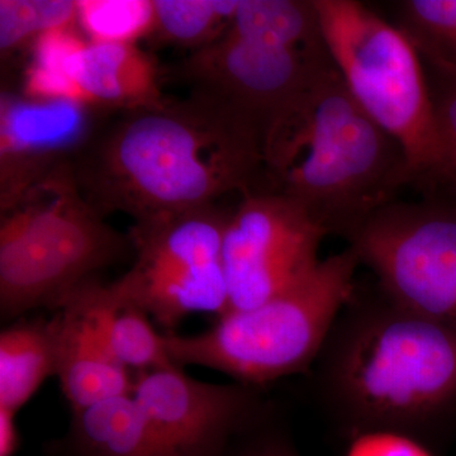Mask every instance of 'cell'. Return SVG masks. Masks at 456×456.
Listing matches in <instances>:
<instances>
[{
	"instance_id": "obj_1",
	"label": "cell",
	"mask_w": 456,
	"mask_h": 456,
	"mask_svg": "<svg viewBox=\"0 0 456 456\" xmlns=\"http://www.w3.org/2000/svg\"><path fill=\"white\" fill-rule=\"evenodd\" d=\"M83 196L134 222L217 204L263 187V134L212 95L121 112L70 159Z\"/></svg>"
},
{
	"instance_id": "obj_2",
	"label": "cell",
	"mask_w": 456,
	"mask_h": 456,
	"mask_svg": "<svg viewBox=\"0 0 456 456\" xmlns=\"http://www.w3.org/2000/svg\"><path fill=\"white\" fill-rule=\"evenodd\" d=\"M310 371L327 415L354 436L417 440L456 408V330L356 283Z\"/></svg>"
},
{
	"instance_id": "obj_3",
	"label": "cell",
	"mask_w": 456,
	"mask_h": 456,
	"mask_svg": "<svg viewBox=\"0 0 456 456\" xmlns=\"http://www.w3.org/2000/svg\"><path fill=\"white\" fill-rule=\"evenodd\" d=\"M412 184L404 150L351 97L335 64L263 134V187L298 204L327 235L349 239Z\"/></svg>"
},
{
	"instance_id": "obj_4",
	"label": "cell",
	"mask_w": 456,
	"mask_h": 456,
	"mask_svg": "<svg viewBox=\"0 0 456 456\" xmlns=\"http://www.w3.org/2000/svg\"><path fill=\"white\" fill-rule=\"evenodd\" d=\"M0 213L3 321L55 312L84 281L132 254L130 237L83 196L70 160Z\"/></svg>"
},
{
	"instance_id": "obj_5",
	"label": "cell",
	"mask_w": 456,
	"mask_h": 456,
	"mask_svg": "<svg viewBox=\"0 0 456 456\" xmlns=\"http://www.w3.org/2000/svg\"><path fill=\"white\" fill-rule=\"evenodd\" d=\"M359 266L347 246L256 307L227 312L198 335L165 334L167 354L180 368L213 369L256 388L310 371L355 290Z\"/></svg>"
},
{
	"instance_id": "obj_6",
	"label": "cell",
	"mask_w": 456,
	"mask_h": 456,
	"mask_svg": "<svg viewBox=\"0 0 456 456\" xmlns=\"http://www.w3.org/2000/svg\"><path fill=\"white\" fill-rule=\"evenodd\" d=\"M331 65L314 0H240L226 32L183 60L175 77L264 134L270 119Z\"/></svg>"
},
{
	"instance_id": "obj_7",
	"label": "cell",
	"mask_w": 456,
	"mask_h": 456,
	"mask_svg": "<svg viewBox=\"0 0 456 456\" xmlns=\"http://www.w3.org/2000/svg\"><path fill=\"white\" fill-rule=\"evenodd\" d=\"M327 49L358 103L404 150L412 183H448L424 61L398 26L355 0H314Z\"/></svg>"
},
{
	"instance_id": "obj_8",
	"label": "cell",
	"mask_w": 456,
	"mask_h": 456,
	"mask_svg": "<svg viewBox=\"0 0 456 456\" xmlns=\"http://www.w3.org/2000/svg\"><path fill=\"white\" fill-rule=\"evenodd\" d=\"M230 212L217 204L194 211L134 222L130 237L134 263L110 283L165 330L175 334L194 314L228 312L224 236Z\"/></svg>"
},
{
	"instance_id": "obj_9",
	"label": "cell",
	"mask_w": 456,
	"mask_h": 456,
	"mask_svg": "<svg viewBox=\"0 0 456 456\" xmlns=\"http://www.w3.org/2000/svg\"><path fill=\"white\" fill-rule=\"evenodd\" d=\"M346 241L392 301L456 330V202H393Z\"/></svg>"
},
{
	"instance_id": "obj_10",
	"label": "cell",
	"mask_w": 456,
	"mask_h": 456,
	"mask_svg": "<svg viewBox=\"0 0 456 456\" xmlns=\"http://www.w3.org/2000/svg\"><path fill=\"white\" fill-rule=\"evenodd\" d=\"M326 236L287 198L268 191L242 197L224 236L228 312L256 307L310 275Z\"/></svg>"
},
{
	"instance_id": "obj_11",
	"label": "cell",
	"mask_w": 456,
	"mask_h": 456,
	"mask_svg": "<svg viewBox=\"0 0 456 456\" xmlns=\"http://www.w3.org/2000/svg\"><path fill=\"white\" fill-rule=\"evenodd\" d=\"M132 395L171 456H224L269 404L261 388L202 382L178 365L134 374Z\"/></svg>"
},
{
	"instance_id": "obj_12",
	"label": "cell",
	"mask_w": 456,
	"mask_h": 456,
	"mask_svg": "<svg viewBox=\"0 0 456 456\" xmlns=\"http://www.w3.org/2000/svg\"><path fill=\"white\" fill-rule=\"evenodd\" d=\"M98 110L68 101L0 98V212L8 211L97 128Z\"/></svg>"
},
{
	"instance_id": "obj_13",
	"label": "cell",
	"mask_w": 456,
	"mask_h": 456,
	"mask_svg": "<svg viewBox=\"0 0 456 456\" xmlns=\"http://www.w3.org/2000/svg\"><path fill=\"white\" fill-rule=\"evenodd\" d=\"M56 331V371L71 413L99 402L134 395V375L123 368L74 289L53 312Z\"/></svg>"
},
{
	"instance_id": "obj_14",
	"label": "cell",
	"mask_w": 456,
	"mask_h": 456,
	"mask_svg": "<svg viewBox=\"0 0 456 456\" xmlns=\"http://www.w3.org/2000/svg\"><path fill=\"white\" fill-rule=\"evenodd\" d=\"M159 77L154 57L136 44L88 42L65 69L73 102L106 113L163 104Z\"/></svg>"
},
{
	"instance_id": "obj_15",
	"label": "cell",
	"mask_w": 456,
	"mask_h": 456,
	"mask_svg": "<svg viewBox=\"0 0 456 456\" xmlns=\"http://www.w3.org/2000/svg\"><path fill=\"white\" fill-rule=\"evenodd\" d=\"M66 443L73 456H171L134 395L71 413Z\"/></svg>"
},
{
	"instance_id": "obj_16",
	"label": "cell",
	"mask_w": 456,
	"mask_h": 456,
	"mask_svg": "<svg viewBox=\"0 0 456 456\" xmlns=\"http://www.w3.org/2000/svg\"><path fill=\"white\" fill-rule=\"evenodd\" d=\"M77 290L123 368L134 375L175 365L167 354L165 334L156 331L149 314L119 297L110 283L93 278Z\"/></svg>"
},
{
	"instance_id": "obj_17",
	"label": "cell",
	"mask_w": 456,
	"mask_h": 456,
	"mask_svg": "<svg viewBox=\"0 0 456 456\" xmlns=\"http://www.w3.org/2000/svg\"><path fill=\"white\" fill-rule=\"evenodd\" d=\"M56 371L53 318H18L0 334V407L18 412Z\"/></svg>"
},
{
	"instance_id": "obj_18",
	"label": "cell",
	"mask_w": 456,
	"mask_h": 456,
	"mask_svg": "<svg viewBox=\"0 0 456 456\" xmlns=\"http://www.w3.org/2000/svg\"><path fill=\"white\" fill-rule=\"evenodd\" d=\"M240 0H154L150 37L191 53L218 40L232 22Z\"/></svg>"
},
{
	"instance_id": "obj_19",
	"label": "cell",
	"mask_w": 456,
	"mask_h": 456,
	"mask_svg": "<svg viewBox=\"0 0 456 456\" xmlns=\"http://www.w3.org/2000/svg\"><path fill=\"white\" fill-rule=\"evenodd\" d=\"M398 27L425 65L456 71V0L398 3Z\"/></svg>"
},
{
	"instance_id": "obj_20",
	"label": "cell",
	"mask_w": 456,
	"mask_h": 456,
	"mask_svg": "<svg viewBox=\"0 0 456 456\" xmlns=\"http://www.w3.org/2000/svg\"><path fill=\"white\" fill-rule=\"evenodd\" d=\"M77 27L74 0H0L2 59L31 50L45 33Z\"/></svg>"
},
{
	"instance_id": "obj_21",
	"label": "cell",
	"mask_w": 456,
	"mask_h": 456,
	"mask_svg": "<svg viewBox=\"0 0 456 456\" xmlns=\"http://www.w3.org/2000/svg\"><path fill=\"white\" fill-rule=\"evenodd\" d=\"M77 27L89 42L137 44L154 28V0H77Z\"/></svg>"
},
{
	"instance_id": "obj_22",
	"label": "cell",
	"mask_w": 456,
	"mask_h": 456,
	"mask_svg": "<svg viewBox=\"0 0 456 456\" xmlns=\"http://www.w3.org/2000/svg\"><path fill=\"white\" fill-rule=\"evenodd\" d=\"M425 65V64H424ZM448 184L456 193V71L425 65Z\"/></svg>"
},
{
	"instance_id": "obj_23",
	"label": "cell",
	"mask_w": 456,
	"mask_h": 456,
	"mask_svg": "<svg viewBox=\"0 0 456 456\" xmlns=\"http://www.w3.org/2000/svg\"><path fill=\"white\" fill-rule=\"evenodd\" d=\"M272 404L231 444L224 456H298L279 425Z\"/></svg>"
},
{
	"instance_id": "obj_24",
	"label": "cell",
	"mask_w": 456,
	"mask_h": 456,
	"mask_svg": "<svg viewBox=\"0 0 456 456\" xmlns=\"http://www.w3.org/2000/svg\"><path fill=\"white\" fill-rule=\"evenodd\" d=\"M346 456H432L419 440L397 432L374 431L358 435Z\"/></svg>"
},
{
	"instance_id": "obj_25",
	"label": "cell",
	"mask_w": 456,
	"mask_h": 456,
	"mask_svg": "<svg viewBox=\"0 0 456 456\" xmlns=\"http://www.w3.org/2000/svg\"><path fill=\"white\" fill-rule=\"evenodd\" d=\"M16 412L0 407V456H14L20 446Z\"/></svg>"
},
{
	"instance_id": "obj_26",
	"label": "cell",
	"mask_w": 456,
	"mask_h": 456,
	"mask_svg": "<svg viewBox=\"0 0 456 456\" xmlns=\"http://www.w3.org/2000/svg\"><path fill=\"white\" fill-rule=\"evenodd\" d=\"M456 194V193H455ZM455 202H456V200H455Z\"/></svg>"
}]
</instances>
